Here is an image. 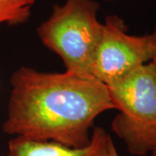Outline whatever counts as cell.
Returning a JSON list of instances; mask_svg holds the SVG:
<instances>
[{
    "instance_id": "cell-7",
    "label": "cell",
    "mask_w": 156,
    "mask_h": 156,
    "mask_svg": "<svg viewBox=\"0 0 156 156\" xmlns=\"http://www.w3.org/2000/svg\"><path fill=\"white\" fill-rule=\"evenodd\" d=\"M150 53V62L156 67V27L151 34H147Z\"/></svg>"
},
{
    "instance_id": "cell-5",
    "label": "cell",
    "mask_w": 156,
    "mask_h": 156,
    "mask_svg": "<svg viewBox=\"0 0 156 156\" xmlns=\"http://www.w3.org/2000/svg\"><path fill=\"white\" fill-rule=\"evenodd\" d=\"M112 142L109 134L100 127L93 128L89 142L82 147L13 136L8 142L6 156H110Z\"/></svg>"
},
{
    "instance_id": "cell-10",
    "label": "cell",
    "mask_w": 156,
    "mask_h": 156,
    "mask_svg": "<svg viewBox=\"0 0 156 156\" xmlns=\"http://www.w3.org/2000/svg\"><path fill=\"white\" fill-rule=\"evenodd\" d=\"M107 1H112V0H107Z\"/></svg>"
},
{
    "instance_id": "cell-2",
    "label": "cell",
    "mask_w": 156,
    "mask_h": 156,
    "mask_svg": "<svg viewBox=\"0 0 156 156\" xmlns=\"http://www.w3.org/2000/svg\"><path fill=\"white\" fill-rule=\"evenodd\" d=\"M99 10L95 0H65L53 6L37 29L42 44L60 56L68 72L91 77V62L102 30Z\"/></svg>"
},
{
    "instance_id": "cell-9",
    "label": "cell",
    "mask_w": 156,
    "mask_h": 156,
    "mask_svg": "<svg viewBox=\"0 0 156 156\" xmlns=\"http://www.w3.org/2000/svg\"><path fill=\"white\" fill-rule=\"evenodd\" d=\"M152 154H153V156H156V147L154 149V151L152 152Z\"/></svg>"
},
{
    "instance_id": "cell-1",
    "label": "cell",
    "mask_w": 156,
    "mask_h": 156,
    "mask_svg": "<svg viewBox=\"0 0 156 156\" xmlns=\"http://www.w3.org/2000/svg\"><path fill=\"white\" fill-rule=\"evenodd\" d=\"M11 87L3 131L11 136L82 147L96 117L115 109L105 84L66 70L22 66L11 75Z\"/></svg>"
},
{
    "instance_id": "cell-8",
    "label": "cell",
    "mask_w": 156,
    "mask_h": 156,
    "mask_svg": "<svg viewBox=\"0 0 156 156\" xmlns=\"http://www.w3.org/2000/svg\"><path fill=\"white\" fill-rule=\"evenodd\" d=\"M110 156H120L116 150V147L114 144V142H112L111 146H110Z\"/></svg>"
},
{
    "instance_id": "cell-6",
    "label": "cell",
    "mask_w": 156,
    "mask_h": 156,
    "mask_svg": "<svg viewBox=\"0 0 156 156\" xmlns=\"http://www.w3.org/2000/svg\"><path fill=\"white\" fill-rule=\"evenodd\" d=\"M36 0H0V25L17 26L28 21Z\"/></svg>"
},
{
    "instance_id": "cell-4",
    "label": "cell",
    "mask_w": 156,
    "mask_h": 156,
    "mask_svg": "<svg viewBox=\"0 0 156 156\" xmlns=\"http://www.w3.org/2000/svg\"><path fill=\"white\" fill-rule=\"evenodd\" d=\"M149 62L147 35H130L121 17H107L91 62V77L108 86Z\"/></svg>"
},
{
    "instance_id": "cell-3",
    "label": "cell",
    "mask_w": 156,
    "mask_h": 156,
    "mask_svg": "<svg viewBox=\"0 0 156 156\" xmlns=\"http://www.w3.org/2000/svg\"><path fill=\"white\" fill-rule=\"evenodd\" d=\"M112 102L119 110L112 131L129 154L144 156L156 147V67L147 62L108 85Z\"/></svg>"
}]
</instances>
